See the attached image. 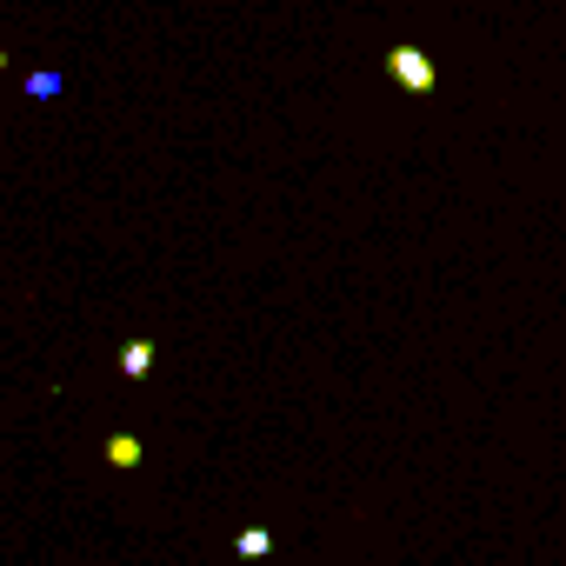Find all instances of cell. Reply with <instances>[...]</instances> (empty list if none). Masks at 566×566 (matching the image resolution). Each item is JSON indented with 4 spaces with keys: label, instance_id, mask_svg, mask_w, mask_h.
Listing matches in <instances>:
<instances>
[{
    "label": "cell",
    "instance_id": "6da1fadb",
    "mask_svg": "<svg viewBox=\"0 0 566 566\" xmlns=\"http://www.w3.org/2000/svg\"><path fill=\"white\" fill-rule=\"evenodd\" d=\"M387 74H394L407 94H433V87H440V67H433L420 48H394V54H387Z\"/></svg>",
    "mask_w": 566,
    "mask_h": 566
},
{
    "label": "cell",
    "instance_id": "8992f818",
    "mask_svg": "<svg viewBox=\"0 0 566 566\" xmlns=\"http://www.w3.org/2000/svg\"><path fill=\"white\" fill-rule=\"evenodd\" d=\"M0 67H8V54H0Z\"/></svg>",
    "mask_w": 566,
    "mask_h": 566
},
{
    "label": "cell",
    "instance_id": "7a4b0ae2",
    "mask_svg": "<svg viewBox=\"0 0 566 566\" xmlns=\"http://www.w3.org/2000/svg\"><path fill=\"white\" fill-rule=\"evenodd\" d=\"M120 374H127V380H147V374H154V340H127V347H120Z\"/></svg>",
    "mask_w": 566,
    "mask_h": 566
},
{
    "label": "cell",
    "instance_id": "3957f363",
    "mask_svg": "<svg viewBox=\"0 0 566 566\" xmlns=\"http://www.w3.org/2000/svg\"><path fill=\"white\" fill-rule=\"evenodd\" d=\"M107 467H120V473L140 467V440H134V433H114V440H107Z\"/></svg>",
    "mask_w": 566,
    "mask_h": 566
},
{
    "label": "cell",
    "instance_id": "5b68a950",
    "mask_svg": "<svg viewBox=\"0 0 566 566\" xmlns=\"http://www.w3.org/2000/svg\"><path fill=\"white\" fill-rule=\"evenodd\" d=\"M28 94H34V101H54V94H61V74H34Z\"/></svg>",
    "mask_w": 566,
    "mask_h": 566
},
{
    "label": "cell",
    "instance_id": "277c9868",
    "mask_svg": "<svg viewBox=\"0 0 566 566\" xmlns=\"http://www.w3.org/2000/svg\"><path fill=\"white\" fill-rule=\"evenodd\" d=\"M266 553H273V533L266 526H247L240 533V559H266Z\"/></svg>",
    "mask_w": 566,
    "mask_h": 566
}]
</instances>
